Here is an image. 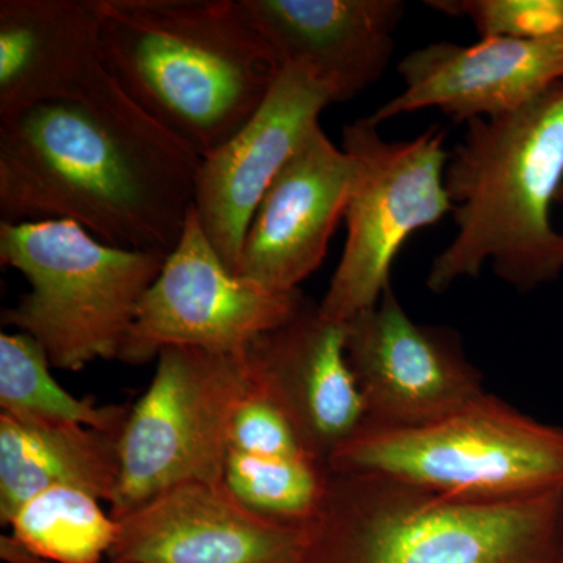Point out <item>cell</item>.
Wrapping results in <instances>:
<instances>
[{
	"mask_svg": "<svg viewBox=\"0 0 563 563\" xmlns=\"http://www.w3.org/2000/svg\"><path fill=\"white\" fill-rule=\"evenodd\" d=\"M117 433L84 424L14 420L0 415V521L52 487H76L111 504L120 483Z\"/></svg>",
	"mask_w": 563,
	"mask_h": 563,
	"instance_id": "18",
	"label": "cell"
},
{
	"mask_svg": "<svg viewBox=\"0 0 563 563\" xmlns=\"http://www.w3.org/2000/svg\"><path fill=\"white\" fill-rule=\"evenodd\" d=\"M558 563H563V548H562L561 558H559V562Z\"/></svg>",
	"mask_w": 563,
	"mask_h": 563,
	"instance_id": "25",
	"label": "cell"
},
{
	"mask_svg": "<svg viewBox=\"0 0 563 563\" xmlns=\"http://www.w3.org/2000/svg\"><path fill=\"white\" fill-rule=\"evenodd\" d=\"M426 5L465 18L481 38H543L563 33V0H429Z\"/></svg>",
	"mask_w": 563,
	"mask_h": 563,
	"instance_id": "22",
	"label": "cell"
},
{
	"mask_svg": "<svg viewBox=\"0 0 563 563\" xmlns=\"http://www.w3.org/2000/svg\"><path fill=\"white\" fill-rule=\"evenodd\" d=\"M328 466L383 474L468 501H514L563 492V429L485 391L428 424L363 422Z\"/></svg>",
	"mask_w": 563,
	"mask_h": 563,
	"instance_id": "6",
	"label": "cell"
},
{
	"mask_svg": "<svg viewBox=\"0 0 563 563\" xmlns=\"http://www.w3.org/2000/svg\"><path fill=\"white\" fill-rule=\"evenodd\" d=\"M404 88L369 114L374 124L437 109L468 124L523 109L563 80V33L543 38L487 36L473 44L440 41L399 62Z\"/></svg>",
	"mask_w": 563,
	"mask_h": 563,
	"instance_id": "12",
	"label": "cell"
},
{
	"mask_svg": "<svg viewBox=\"0 0 563 563\" xmlns=\"http://www.w3.org/2000/svg\"><path fill=\"white\" fill-rule=\"evenodd\" d=\"M46 352L25 333L0 335V415L14 420L84 424L121 435L128 406H98L70 395L54 379Z\"/></svg>",
	"mask_w": 563,
	"mask_h": 563,
	"instance_id": "20",
	"label": "cell"
},
{
	"mask_svg": "<svg viewBox=\"0 0 563 563\" xmlns=\"http://www.w3.org/2000/svg\"><path fill=\"white\" fill-rule=\"evenodd\" d=\"M346 355L366 424H428L485 393L483 373L466 357L461 335L413 321L391 288L346 322Z\"/></svg>",
	"mask_w": 563,
	"mask_h": 563,
	"instance_id": "10",
	"label": "cell"
},
{
	"mask_svg": "<svg viewBox=\"0 0 563 563\" xmlns=\"http://www.w3.org/2000/svg\"><path fill=\"white\" fill-rule=\"evenodd\" d=\"M331 470L312 455L228 451L222 483L247 509L288 525H309L320 512Z\"/></svg>",
	"mask_w": 563,
	"mask_h": 563,
	"instance_id": "21",
	"label": "cell"
},
{
	"mask_svg": "<svg viewBox=\"0 0 563 563\" xmlns=\"http://www.w3.org/2000/svg\"><path fill=\"white\" fill-rule=\"evenodd\" d=\"M440 125L410 140H385L372 118L344 125L342 147L354 163L347 199L346 242L324 298L325 317L350 322L391 288L393 263L422 229L453 213L444 187L450 152Z\"/></svg>",
	"mask_w": 563,
	"mask_h": 563,
	"instance_id": "8",
	"label": "cell"
},
{
	"mask_svg": "<svg viewBox=\"0 0 563 563\" xmlns=\"http://www.w3.org/2000/svg\"><path fill=\"white\" fill-rule=\"evenodd\" d=\"M0 553H2V559L7 563H44L36 561L32 555L22 551L21 548L11 542L7 536H3L2 540H0Z\"/></svg>",
	"mask_w": 563,
	"mask_h": 563,
	"instance_id": "23",
	"label": "cell"
},
{
	"mask_svg": "<svg viewBox=\"0 0 563 563\" xmlns=\"http://www.w3.org/2000/svg\"><path fill=\"white\" fill-rule=\"evenodd\" d=\"M103 65L206 157L251 120L282 65L242 0H98Z\"/></svg>",
	"mask_w": 563,
	"mask_h": 563,
	"instance_id": "2",
	"label": "cell"
},
{
	"mask_svg": "<svg viewBox=\"0 0 563 563\" xmlns=\"http://www.w3.org/2000/svg\"><path fill=\"white\" fill-rule=\"evenodd\" d=\"M244 13L280 65H301L333 103L383 79L395 52L401 0H242Z\"/></svg>",
	"mask_w": 563,
	"mask_h": 563,
	"instance_id": "16",
	"label": "cell"
},
{
	"mask_svg": "<svg viewBox=\"0 0 563 563\" xmlns=\"http://www.w3.org/2000/svg\"><path fill=\"white\" fill-rule=\"evenodd\" d=\"M201 161L103 68L74 98L0 121V222H76L111 246L168 257Z\"/></svg>",
	"mask_w": 563,
	"mask_h": 563,
	"instance_id": "1",
	"label": "cell"
},
{
	"mask_svg": "<svg viewBox=\"0 0 563 563\" xmlns=\"http://www.w3.org/2000/svg\"><path fill=\"white\" fill-rule=\"evenodd\" d=\"M558 203H563V184L561 190H559Z\"/></svg>",
	"mask_w": 563,
	"mask_h": 563,
	"instance_id": "24",
	"label": "cell"
},
{
	"mask_svg": "<svg viewBox=\"0 0 563 563\" xmlns=\"http://www.w3.org/2000/svg\"><path fill=\"white\" fill-rule=\"evenodd\" d=\"M118 521L107 563H302L309 525L247 509L224 483L162 493Z\"/></svg>",
	"mask_w": 563,
	"mask_h": 563,
	"instance_id": "13",
	"label": "cell"
},
{
	"mask_svg": "<svg viewBox=\"0 0 563 563\" xmlns=\"http://www.w3.org/2000/svg\"><path fill=\"white\" fill-rule=\"evenodd\" d=\"M165 258L111 246L76 222H0V263L31 287L3 310L2 324L32 336L52 368L80 372L118 361Z\"/></svg>",
	"mask_w": 563,
	"mask_h": 563,
	"instance_id": "5",
	"label": "cell"
},
{
	"mask_svg": "<svg viewBox=\"0 0 563 563\" xmlns=\"http://www.w3.org/2000/svg\"><path fill=\"white\" fill-rule=\"evenodd\" d=\"M103 68L98 0L0 2V121L74 98Z\"/></svg>",
	"mask_w": 563,
	"mask_h": 563,
	"instance_id": "17",
	"label": "cell"
},
{
	"mask_svg": "<svg viewBox=\"0 0 563 563\" xmlns=\"http://www.w3.org/2000/svg\"><path fill=\"white\" fill-rule=\"evenodd\" d=\"M303 301L301 290H276L229 272L192 207L179 244L140 303L118 361L140 365L174 346L243 354L290 320Z\"/></svg>",
	"mask_w": 563,
	"mask_h": 563,
	"instance_id": "9",
	"label": "cell"
},
{
	"mask_svg": "<svg viewBox=\"0 0 563 563\" xmlns=\"http://www.w3.org/2000/svg\"><path fill=\"white\" fill-rule=\"evenodd\" d=\"M331 103V95L309 69L282 66L251 120L202 157L192 207L207 239L235 276L252 214Z\"/></svg>",
	"mask_w": 563,
	"mask_h": 563,
	"instance_id": "11",
	"label": "cell"
},
{
	"mask_svg": "<svg viewBox=\"0 0 563 563\" xmlns=\"http://www.w3.org/2000/svg\"><path fill=\"white\" fill-rule=\"evenodd\" d=\"M465 125L444 169L455 233L426 285L448 291L484 265L518 292L553 284L563 273L551 217L563 184V80L523 109Z\"/></svg>",
	"mask_w": 563,
	"mask_h": 563,
	"instance_id": "3",
	"label": "cell"
},
{
	"mask_svg": "<svg viewBox=\"0 0 563 563\" xmlns=\"http://www.w3.org/2000/svg\"><path fill=\"white\" fill-rule=\"evenodd\" d=\"M563 492L468 501L373 473H333L302 563H558Z\"/></svg>",
	"mask_w": 563,
	"mask_h": 563,
	"instance_id": "4",
	"label": "cell"
},
{
	"mask_svg": "<svg viewBox=\"0 0 563 563\" xmlns=\"http://www.w3.org/2000/svg\"><path fill=\"white\" fill-rule=\"evenodd\" d=\"M7 526L11 542L44 563H102L118 537V521L101 501L76 487L38 493Z\"/></svg>",
	"mask_w": 563,
	"mask_h": 563,
	"instance_id": "19",
	"label": "cell"
},
{
	"mask_svg": "<svg viewBox=\"0 0 563 563\" xmlns=\"http://www.w3.org/2000/svg\"><path fill=\"white\" fill-rule=\"evenodd\" d=\"M246 354L255 390L287 417L306 450L328 465L366 417L347 362L346 324L306 299Z\"/></svg>",
	"mask_w": 563,
	"mask_h": 563,
	"instance_id": "14",
	"label": "cell"
},
{
	"mask_svg": "<svg viewBox=\"0 0 563 563\" xmlns=\"http://www.w3.org/2000/svg\"><path fill=\"white\" fill-rule=\"evenodd\" d=\"M354 163L318 124L263 195L244 236L236 276L299 290L324 262L346 213Z\"/></svg>",
	"mask_w": 563,
	"mask_h": 563,
	"instance_id": "15",
	"label": "cell"
},
{
	"mask_svg": "<svg viewBox=\"0 0 563 563\" xmlns=\"http://www.w3.org/2000/svg\"><path fill=\"white\" fill-rule=\"evenodd\" d=\"M246 352L174 346L158 354L121 433L113 520L179 485L222 483L233 418L252 390Z\"/></svg>",
	"mask_w": 563,
	"mask_h": 563,
	"instance_id": "7",
	"label": "cell"
}]
</instances>
